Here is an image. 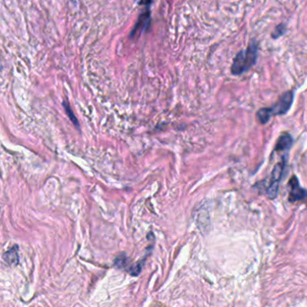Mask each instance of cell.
<instances>
[{
    "label": "cell",
    "mask_w": 307,
    "mask_h": 307,
    "mask_svg": "<svg viewBox=\"0 0 307 307\" xmlns=\"http://www.w3.org/2000/svg\"><path fill=\"white\" fill-rule=\"evenodd\" d=\"M257 54H258V44L252 42L249 44L248 48L241 51L235 56L234 62L232 65V73L234 75H241L249 70L257 61Z\"/></svg>",
    "instance_id": "obj_1"
},
{
    "label": "cell",
    "mask_w": 307,
    "mask_h": 307,
    "mask_svg": "<svg viewBox=\"0 0 307 307\" xmlns=\"http://www.w3.org/2000/svg\"><path fill=\"white\" fill-rule=\"evenodd\" d=\"M286 167V159L283 158L282 161L278 162V164L274 168L273 171L271 173V181L267 189V195L269 198L274 199L277 197L279 188V183L282 179L283 173Z\"/></svg>",
    "instance_id": "obj_2"
},
{
    "label": "cell",
    "mask_w": 307,
    "mask_h": 307,
    "mask_svg": "<svg viewBox=\"0 0 307 307\" xmlns=\"http://www.w3.org/2000/svg\"><path fill=\"white\" fill-rule=\"evenodd\" d=\"M293 99H294V93L292 91L284 93L278 99V102L276 103L272 108H268L270 115L271 116L285 115L291 108Z\"/></svg>",
    "instance_id": "obj_3"
},
{
    "label": "cell",
    "mask_w": 307,
    "mask_h": 307,
    "mask_svg": "<svg viewBox=\"0 0 307 307\" xmlns=\"http://www.w3.org/2000/svg\"><path fill=\"white\" fill-rule=\"evenodd\" d=\"M289 186H290V194H289V201L290 202H297V201L303 200L306 197L307 192L303 187H301L297 177L294 176L290 179Z\"/></svg>",
    "instance_id": "obj_4"
},
{
    "label": "cell",
    "mask_w": 307,
    "mask_h": 307,
    "mask_svg": "<svg viewBox=\"0 0 307 307\" xmlns=\"http://www.w3.org/2000/svg\"><path fill=\"white\" fill-rule=\"evenodd\" d=\"M293 139L290 134L285 133L279 137L277 145L275 148L276 151H287L292 146Z\"/></svg>",
    "instance_id": "obj_5"
},
{
    "label": "cell",
    "mask_w": 307,
    "mask_h": 307,
    "mask_svg": "<svg viewBox=\"0 0 307 307\" xmlns=\"http://www.w3.org/2000/svg\"><path fill=\"white\" fill-rule=\"evenodd\" d=\"M18 247L15 245L12 249L7 250L3 255V259L10 266H15L18 263Z\"/></svg>",
    "instance_id": "obj_6"
},
{
    "label": "cell",
    "mask_w": 307,
    "mask_h": 307,
    "mask_svg": "<svg viewBox=\"0 0 307 307\" xmlns=\"http://www.w3.org/2000/svg\"><path fill=\"white\" fill-rule=\"evenodd\" d=\"M270 117H271V115L269 113L268 108H261L257 113V118H258V121L261 123H268V120L270 119Z\"/></svg>",
    "instance_id": "obj_7"
},
{
    "label": "cell",
    "mask_w": 307,
    "mask_h": 307,
    "mask_svg": "<svg viewBox=\"0 0 307 307\" xmlns=\"http://www.w3.org/2000/svg\"><path fill=\"white\" fill-rule=\"evenodd\" d=\"M63 107L64 108H65V112L68 115L69 120L73 123L74 125H76L77 128H79V123H78V119H77V117L75 116L73 111L71 110V108L69 107V105H68V103L67 102V101H64Z\"/></svg>",
    "instance_id": "obj_8"
},
{
    "label": "cell",
    "mask_w": 307,
    "mask_h": 307,
    "mask_svg": "<svg viewBox=\"0 0 307 307\" xmlns=\"http://www.w3.org/2000/svg\"><path fill=\"white\" fill-rule=\"evenodd\" d=\"M285 33H286V25H285V24H280L275 28L273 33L271 34V36L274 39H277L278 37L282 36Z\"/></svg>",
    "instance_id": "obj_9"
},
{
    "label": "cell",
    "mask_w": 307,
    "mask_h": 307,
    "mask_svg": "<svg viewBox=\"0 0 307 307\" xmlns=\"http://www.w3.org/2000/svg\"><path fill=\"white\" fill-rule=\"evenodd\" d=\"M126 262L127 258L125 255H119L115 260V265L117 266V268H123Z\"/></svg>",
    "instance_id": "obj_10"
},
{
    "label": "cell",
    "mask_w": 307,
    "mask_h": 307,
    "mask_svg": "<svg viewBox=\"0 0 307 307\" xmlns=\"http://www.w3.org/2000/svg\"><path fill=\"white\" fill-rule=\"evenodd\" d=\"M142 265H143V261H139L135 266H133V267L130 268V273H131V275H132V276H138L140 272H141Z\"/></svg>",
    "instance_id": "obj_11"
},
{
    "label": "cell",
    "mask_w": 307,
    "mask_h": 307,
    "mask_svg": "<svg viewBox=\"0 0 307 307\" xmlns=\"http://www.w3.org/2000/svg\"><path fill=\"white\" fill-rule=\"evenodd\" d=\"M2 70V65H1V62H0V71Z\"/></svg>",
    "instance_id": "obj_12"
}]
</instances>
